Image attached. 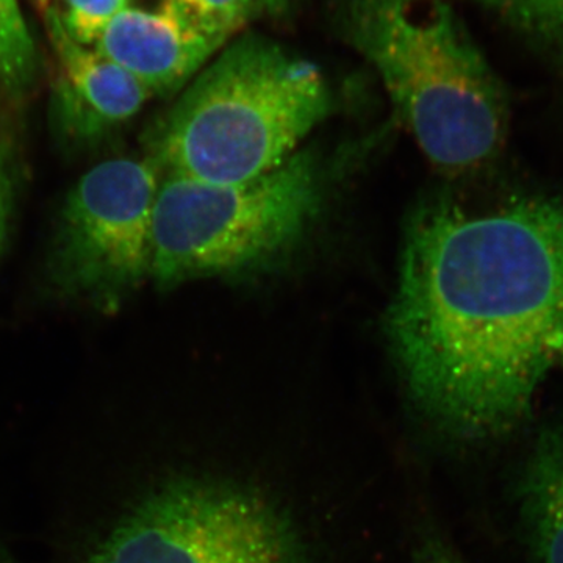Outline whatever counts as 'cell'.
Masks as SVG:
<instances>
[{
  "instance_id": "6da1fadb",
  "label": "cell",
  "mask_w": 563,
  "mask_h": 563,
  "mask_svg": "<svg viewBox=\"0 0 563 563\" xmlns=\"http://www.w3.org/2000/svg\"><path fill=\"white\" fill-rule=\"evenodd\" d=\"M387 329L433 424L474 443L517 431L563 373V199L428 207L407 233Z\"/></svg>"
},
{
  "instance_id": "7a4b0ae2",
  "label": "cell",
  "mask_w": 563,
  "mask_h": 563,
  "mask_svg": "<svg viewBox=\"0 0 563 563\" xmlns=\"http://www.w3.org/2000/svg\"><path fill=\"white\" fill-rule=\"evenodd\" d=\"M331 107L312 62L247 33L196 77L152 135L165 176L242 184L295 154Z\"/></svg>"
},
{
  "instance_id": "3957f363",
  "label": "cell",
  "mask_w": 563,
  "mask_h": 563,
  "mask_svg": "<svg viewBox=\"0 0 563 563\" xmlns=\"http://www.w3.org/2000/svg\"><path fill=\"white\" fill-rule=\"evenodd\" d=\"M344 36L379 73L429 161L487 162L507 131L506 92L444 0H344Z\"/></svg>"
},
{
  "instance_id": "277c9868",
  "label": "cell",
  "mask_w": 563,
  "mask_h": 563,
  "mask_svg": "<svg viewBox=\"0 0 563 563\" xmlns=\"http://www.w3.org/2000/svg\"><path fill=\"white\" fill-rule=\"evenodd\" d=\"M320 188L317 163L301 152L242 184L163 176L152 218L151 279L168 288L273 261L312 222Z\"/></svg>"
},
{
  "instance_id": "5b68a950",
  "label": "cell",
  "mask_w": 563,
  "mask_h": 563,
  "mask_svg": "<svg viewBox=\"0 0 563 563\" xmlns=\"http://www.w3.org/2000/svg\"><path fill=\"white\" fill-rule=\"evenodd\" d=\"M88 563H307L298 529L258 492L221 481L163 485Z\"/></svg>"
},
{
  "instance_id": "8992f818",
  "label": "cell",
  "mask_w": 563,
  "mask_h": 563,
  "mask_svg": "<svg viewBox=\"0 0 563 563\" xmlns=\"http://www.w3.org/2000/svg\"><path fill=\"white\" fill-rule=\"evenodd\" d=\"M161 169L140 158L92 166L69 191L55 240L63 288L111 309L150 277L152 218Z\"/></svg>"
},
{
  "instance_id": "52a82bcc",
  "label": "cell",
  "mask_w": 563,
  "mask_h": 563,
  "mask_svg": "<svg viewBox=\"0 0 563 563\" xmlns=\"http://www.w3.org/2000/svg\"><path fill=\"white\" fill-rule=\"evenodd\" d=\"M44 20L60 69L54 101L58 131L76 144L106 139L143 109L151 91L121 66L70 38L52 7Z\"/></svg>"
},
{
  "instance_id": "ba28073f",
  "label": "cell",
  "mask_w": 563,
  "mask_h": 563,
  "mask_svg": "<svg viewBox=\"0 0 563 563\" xmlns=\"http://www.w3.org/2000/svg\"><path fill=\"white\" fill-rule=\"evenodd\" d=\"M91 49L128 70L154 96L179 90L220 47L165 11L125 9Z\"/></svg>"
},
{
  "instance_id": "9c48e42d",
  "label": "cell",
  "mask_w": 563,
  "mask_h": 563,
  "mask_svg": "<svg viewBox=\"0 0 563 563\" xmlns=\"http://www.w3.org/2000/svg\"><path fill=\"white\" fill-rule=\"evenodd\" d=\"M529 543L540 563H563V421L537 437L518 483Z\"/></svg>"
},
{
  "instance_id": "30bf717a",
  "label": "cell",
  "mask_w": 563,
  "mask_h": 563,
  "mask_svg": "<svg viewBox=\"0 0 563 563\" xmlns=\"http://www.w3.org/2000/svg\"><path fill=\"white\" fill-rule=\"evenodd\" d=\"M548 57L563 63V0H472Z\"/></svg>"
},
{
  "instance_id": "8fae6325",
  "label": "cell",
  "mask_w": 563,
  "mask_h": 563,
  "mask_svg": "<svg viewBox=\"0 0 563 563\" xmlns=\"http://www.w3.org/2000/svg\"><path fill=\"white\" fill-rule=\"evenodd\" d=\"M36 49L18 0H0V88L27 90L35 79Z\"/></svg>"
},
{
  "instance_id": "7c38bea8",
  "label": "cell",
  "mask_w": 563,
  "mask_h": 563,
  "mask_svg": "<svg viewBox=\"0 0 563 563\" xmlns=\"http://www.w3.org/2000/svg\"><path fill=\"white\" fill-rule=\"evenodd\" d=\"M162 11L221 49L255 10L251 0H165Z\"/></svg>"
},
{
  "instance_id": "4fadbf2b",
  "label": "cell",
  "mask_w": 563,
  "mask_h": 563,
  "mask_svg": "<svg viewBox=\"0 0 563 563\" xmlns=\"http://www.w3.org/2000/svg\"><path fill=\"white\" fill-rule=\"evenodd\" d=\"M51 7L70 38L91 47L107 25L129 9V0H57V5Z\"/></svg>"
},
{
  "instance_id": "5bb4252c",
  "label": "cell",
  "mask_w": 563,
  "mask_h": 563,
  "mask_svg": "<svg viewBox=\"0 0 563 563\" xmlns=\"http://www.w3.org/2000/svg\"><path fill=\"white\" fill-rule=\"evenodd\" d=\"M13 139L5 129L0 128V244L9 228L11 201L14 184Z\"/></svg>"
},
{
  "instance_id": "9a60e30c",
  "label": "cell",
  "mask_w": 563,
  "mask_h": 563,
  "mask_svg": "<svg viewBox=\"0 0 563 563\" xmlns=\"http://www.w3.org/2000/svg\"><path fill=\"white\" fill-rule=\"evenodd\" d=\"M418 563H465L461 555L451 550L446 543L433 542L426 544L421 551L420 561Z\"/></svg>"
},
{
  "instance_id": "2e32d148",
  "label": "cell",
  "mask_w": 563,
  "mask_h": 563,
  "mask_svg": "<svg viewBox=\"0 0 563 563\" xmlns=\"http://www.w3.org/2000/svg\"><path fill=\"white\" fill-rule=\"evenodd\" d=\"M254 10H263L266 13H282L290 5L291 0H251Z\"/></svg>"
},
{
  "instance_id": "e0dca14e",
  "label": "cell",
  "mask_w": 563,
  "mask_h": 563,
  "mask_svg": "<svg viewBox=\"0 0 563 563\" xmlns=\"http://www.w3.org/2000/svg\"><path fill=\"white\" fill-rule=\"evenodd\" d=\"M33 5H35L36 10H40L41 13H46L52 5V0H32Z\"/></svg>"
}]
</instances>
